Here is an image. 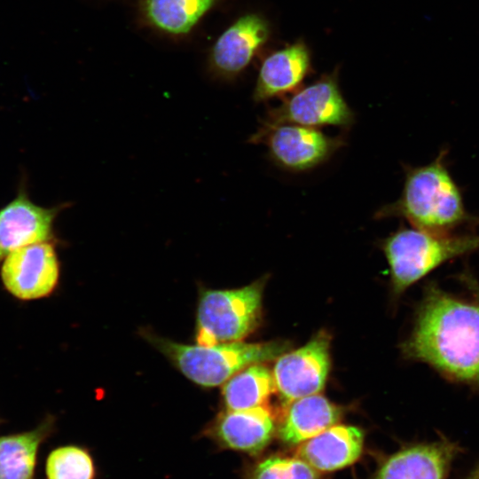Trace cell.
Instances as JSON below:
<instances>
[{"instance_id":"1","label":"cell","mask_w":479,"mask_h":479,"mask_svg":"<svg viewBox=\"0 0 479 479\" xmlns=\"http://www.w3.org/2000/svg\"><path fill=\"white\" fill-rule=\"evenodd\" d=\"M402 350L450 380L479 387V299L458 297L429 284Z\"/></svg>"},{"instance_id":"2","label":"cell","mask_w":479,"mask_h":479,"mask_svg":"<svg viewBox=\"0 0 479 479\" xmlns=\"http://www.w3.org/2000/svg\"><path fill=\"white\" fill-rule=\"evenodd\" d=\"M446 156L447 151L442 150L429 163L404 166L400 197L376 210L373 218H401L413 228L436 234H452L476 223L448 169Z\"/></svg>"},{"instance_id":"3","label":"cell","mask_w":479,"mask_h":479,"mask_svg":"<svg viewBox=\"0 0 479 479\" xmlns=\"http://www.w3.org/2000/svg\"><path fill=\"white\" fill-rule=\"evenodd\" d=\"M143 334L187 379L206 388L225 383L248 365L277 359L288 349L282 341L200 345L176 342L148 332Z\"/></svg>"},{"instance_id":"4","label":"cell","mask_w":479,"mask_h":479,"mask_svg":"<svg viewBox=\"0 0 479 479\" xmlns=\"http://www.w3.org/2000/svg\"><path fill=\"white\" fill-rule=\"evenodd\" d=\"M393 291L405 289L454 258L479 250V234H436L400 225L380 240Z\"/></svg>"},{"instance_id":"5","label":"cell","mask_w":479,"mask_h":479,"mask_svg":"<svg viewBox=\"0 0 479 479\" xmlns=\"http://www.w3.org/2000/svg\"><path fill=\"white\" fill-rule=\"evenodd\" d=\"M264 279L236 289L200 292L195 327L196 343L214 345L239 342L261 319Z\"/></svg>"},{"instance_id":"6","label":"cell","mask_w":479,"mask_h":479,"mask_svg":"<svg viewBox=\"0 0 479 479\" xmlns=\"http://www.w3.org/2000/svg\"><path fill=\"white\" fill-rule=\"evenodd\" d=\"M248 142L265 145L268 157L281 169L302 173L328 161L345 145L346 139L344 135L328 136L315 127L260 123Z\"/></svg>"},{"instance_id":"7","label":"cell","mask_w":479,"mask_h":479,"mask_svg":"<svg viewBox=\"0 0 479 479\" xmlns=\"http://www.w3.org/2000/svg\"><path fill=\"white\" fill-rule=\"evenodd\" d=\"M355 120V113L340 90L338 71L334 70L300 88L279 106L269 108L260 123H293L315 128L335 126L349 130Z\"/></svg>"},{"instance_id":"8","label":"cell","mask_w":479,"mask_h":479,"mask_svg":"<svg viewBox=\"0 0 479 479\" xmlns=\"http://www.w3.org/2000/svg\"><path fill=\"white\" fill-rule=\"evenodd\" d=\"M330 337L321 332L304 346L277 358L272 375L284 406L324 388L330 369Z\"/></svg>"},{"instance_id":"9","label":"cell","mask_w":479,"mask_h":479,"mask_svg":"<svg viewBox=\"0 0 479 479\" xmlns=\"http://www.w3.org/2000/svg\"><path fill=\"white\" fill-rule=\"evenodd\" d=\"M1 278L5 288L19 299L49 295L59 278V263L53 243L37 242L12 251L4 259Z\"/></svg>"},{"instance_id":"10","label":"cell","mask_w":479,"mask_h":479,"mask_svg":"<svg viewBox=\"0 0 479 479\" xmlns=\"http://www.w3.org/2000/svg\"><path fill=\"white\" fill-rule=\"evenodd\" d=\"M62 208L63 205H36L20 188L17 196L0 209V260L24 246L51 241L53 223Z\"/></svg>"},{"instance_id":"11","label":"cell","mask_w":479,"mask_h":479,"mask_svg":"<svg viewBox=\"0 0 479 479\" xmlns=\"http://www.w3.org/2000/svg\"><path fill=\"white\" fill-rule=\"evenodd\" d=\"M269 35V24L261 15L240 16L214 43L210 53L212 70L223 78L236 77L247 67Z\"/></svg>"},{"instance_id":"12","label":"cell","mask_w":479,"mask_h":479,"mask_svg":"<svg viewBox=\"0 0 479 479\" xmlns=\"http://www.w3.org/2000/svg\"><path fill=\"white\" fill-rule=\"evenodd\" d=\"M275 419L265 406L221 413L205 431L224 448L257 453L276 432Z\"/></svg>"},{"instance_id":"13","label":"cell","mask_w":479,"mask_h":479,"mask_svg":"<svg viewBox=\"0 0 479 479\" xmlns=\"http://www.w3.org/2000/svg\"><path fill=\"white\" fill-rule=\"evenodd\" d=\"M310 72V54L303 42L275 51L260 66L253 100L262 103L294 93Z\"/></svg>"},{"instance_id":"14","label":"cell","mask_w":479,"mask_h":479,"mask_svg":"<svg viewBox=\"0 0 479 479\" xmlns=\"http://www.w3.org/2000/svg\"><path fill=\"white\" fill-rule=\"evenodd\" d=\"M458 452L447 439L411 445L389 457L373 479H445Z\"/></svg>"},{"instance_id":"15","label":"cell","mask_w":479,"mask_h":479,"mask_svg":"<svg viewBox=\"0 0 479 479\" xmlns=\"http://www.w3.org/2000/svg\"><path fill=\"white\" fill-rule=\"evenodd\" d=\"M364 446V433L354 426L334 425L304 441L296 450V457L316 470L334 471L358 459Z\"/></svg>"},{"instance_id":"16","label":"cell","mask_w":479,"mask_h":479,"mask_svg":"<svg viewBox=\"0 0 479 479\" xmlns=\"http://www.w3.org/2000/svg\"><path fill=\"white\" fill-rule=\"evenodd\" d=\"M278 436L287 444H298L335 425L342 410L322 395L298 398L287 406Z\"/></svg>"},{"instance_id":"17","label":"cell","mask_w":479,"mask_h":479,"mask_svg":"<svg viewBox=\"0 0 479 479\" xmlns=\"http://www.w3.org/2000/svg\"><path fill=\"white\" fill-rule=\"evenodd\" d=\"M51 428L45 420L33 430L0 436V479H32L38 448Z\"/></svg>"},{"instance_id":"18","label":"cell","mask_w":479,"mask_h":479,"mask_svg":"<svg viewBox=\"0 0 479 479\" xmlns=\"http://www.w3.org/2000/svg\"><path fill=\"white\" fill-rule=\"evenodd\" d=\"M275 391L272 373L262 364L247 366L223 387V398L229 411L263 406Z\"/></svg>"},{"instance_id":"19","label":"cell","mask_w":479,"mask_h":479,"mask_svg":"<svg viewBox=\"0 0 479 479\" xmlns=\"http://www.w3.org/2000/svg\"><path fill=\"white\" fill-rule=\"evenodd\" d=\"M216 0H143L147 20L170 35L189 33Z\"/></svg>"},{"instance_id":"20","label":"cell","mask_w":479,"mask_h":479,"mask_svg":"<svg viewBox=\"0 0 479 479\" xmlns=\"http://www.w3.org/2000/svg\"><path fill=\"white\" fill-rule=\"evenodd\" d=\"M46 475L48 479H94L95 467L86 450L68 445L50 453Z\"/></svg>"},{"instance_id":"21","label":"cell","mask_w":479,"mask_h":479,"mask_svg":"<svg viewBox=\"0 0 479 479\" xmlns=\"http://www.w3.org/2000/svg\"><path fill=\"white\" fill-rule=\"evenodd\" d=\"M248 479H318V473L298 457L271 456L258 463Z\"/></svg>"},{"instance_id":"22","label":"cell","mask_w":479,"mask_h":479,"mask_svg":"<svg viewBox=\"0 0 479 479\" xmlns=\"http://www.w3.org/2000/svg\"><path fill=\"white\" fill-rule=\"evenodd\" d=\"M466 479H479V465L476 466L470 474L466 477Z\"/></svg>"}]
</instances>
